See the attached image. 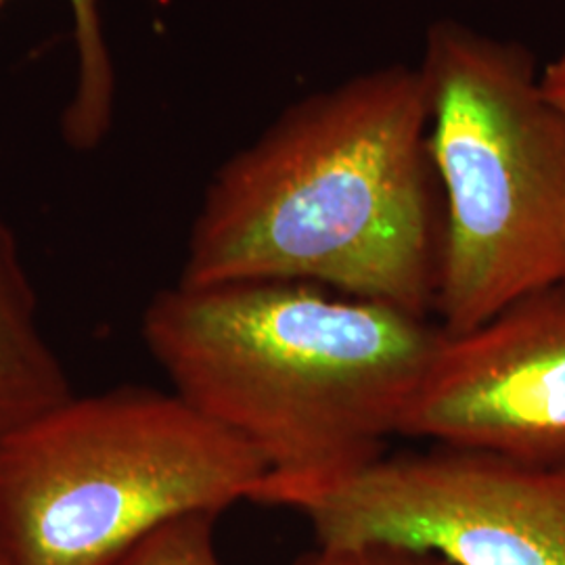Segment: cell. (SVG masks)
<instances>
[{
  "instance_id": "cell-1",
  "label": "cell",
  "mask_w": 565,
  "mask_h": 565,
  "mask_svg": "<svg viewBox=\"0 0 565 565\" xmlns=\"http://www.w3.org/2000/svg\"><path fill=\"white\" fill-rule=\"evenodd\" d=\"M443 228L422 67L380 65L291 103L216 170L179 282H308L427 317Z\"/></svg>"
},
{
  "instance_id": "cell-2",
  "label": "cell",
  "mask_w": 565,
  "mask_h": 565,
  "mask_svg": "<svg viewBox=\"0 0 565 565\" xmlns=\"http://www.w3.org/2000/svg\"><path fill=\"white\" fill-rule=\"evenodd\" d=\"M443 335L422 315L294 281L177 282L142 315L172 392L260 455V505L380 461Z\"/></svg>"
},
{
  "instance_id": "cell-3",
  "label": "cell",
  "mask_w": 565,
  "mask_h": 565,
  "mask_svg": "<svg viewBox=\"0 0 565 565\" xmlns=\"http://www.w3.org/2000/svg\"><path fill=\"white\" fill-rule=\"evenodd\" d=\"M443 193L434 310L463 333L565 285V111L518 42L436 21L419 61Z\"/></svg>"
},
{
  "instance_id": "cell-4",
  "label": "cell",
  "mask_w": 565,
  "mask_h": 565,
  "mask_svg": "<svg viewBox=\"0 0 565 565\" xmlns=\"http://www.w3.org/2000/svg\"><path fill=\"white\" fill-rule=\"evenodd\" d=\"M264 476L177 392L74 394L0 446V541L11 565H109L177 518L252 501Z\"/></svg>"
},
{
  "instance_id": "cell-5",
  "label": "cell",
  "mask_w": 565,
  "mask_h": 565,
  "mask_svg": "<svg viewBox=\"0 0 565 565\" xmlns=\"http://www.w3.org/2000/svg\"><path fill=\"white\" fill-rule=\"evenodd\" d=\"M319 546H394L448 565H565V465L436 445L282 494Z\"/></svg>"
},
{
  "instance_id": "cell-6",
  "label": "cell",
  "mask_w": 565,
  "mask_h": 565,
  "mask_svg": "<svg viewBox=\"0 0 565 565\" xmlns=\"http://www.w3.org/2000/svg\"><path fill=\"white\" fill-rule=\"evenodd\" d=\"M401 436L565 465V285L445 333Z\"/></svg>"
},
{
  "instance_id": "cell-7",
  "label": "cell",
  "mask_w": 565,
  "mask_h": 565,
  "mask_svg": "<svg viewBox=\"0 0 565 565\" xmlns=\"http://www.w3.org/2000/svg\"><path fill=\"white\" fill-rule=\"evenodd\" d=\"M74 394L67 369L42 327L20 242L0 216V446Z\"/></svg>"
},
{
  "instance_id": "cell-8",
  "label": "cell",
  "mask_w": 565,
  "mask_h": 565,
  "mask_svg": "<svg viewBox=\"0 0 565 565\" xmlns=\"http://www.w3.org/2000/svg\"><path fill=\"white\" fill-rule=\"evenodd\" d=\"M4 2L0 0V9ZM70 7L78 53V81L74 97L61 116V132L70 147L90 151L111 130L116 72L105 42L99 0H70Z\"/></svg>"
},
{
  "instance_id": "cell-9",
  "label": "cell",
  "mask_w": 565,
  "mask_h": 565,
  "mask_svg": "<svg viewBox=\"0 0 565 565\" xmlns=\"http://www.w3.org/2000/svg\"><path fill=\"white\" fill-rule=\"evenodd\" d=\"M218 513H189L156 527L109 565H223L214 524Z\"/></svg>"
},
{
  "instance_id": "cell-10",
  "label": "cell",
  "mask_w": 565,
  "mask_h": 565,
  "mask_svg": "<svg viewBox=\"0 0 565 565\" xmlns=\"http://www.w3.org/2000/svg\"><path fill=\"white\" fill-rule=\"evenodd\" d=\"M300 565H448L406 548L394 546H319L315 555H308Z\"/></svg>"
},
{
  "instance_id": "cell-11",
  "label": "cell",
  "mask_w": 565,
  "mask_h": 565,
  "mask_svg": "<svg viewBox=\"0 0 565 565\" xmlns=\"http://www.w3.org/2000/svg\"><path fill=\"white\" fill-rule=\"evenodd\" d=\"M541 82L548 99L565 111V53L541 67Z\"/></svg>"
},
{
  "instance_id": "cell-12",
  "label": "cell",
  "mask_w": 565,
  "mask_h": 565,
  "mask_svg": "<svg viewBox=\"0 0 565 565\" xmlns=\"http://www.w3.org/2000/svg\"><path fill=\"white\" fill-rule=\"evenodd\" d=\"M0 565H11V559L7 555V548L2 545V541H0Z\"/></svg>"
}]
</instances>
